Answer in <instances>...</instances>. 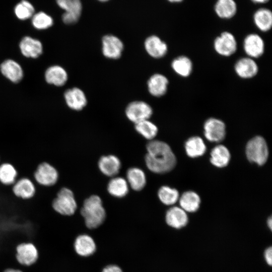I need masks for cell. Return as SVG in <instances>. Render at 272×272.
Instances as JSON below:
<instances>
[{"mask_svg": "<svg viewBox=\"0 0 272 272\" xmlns=\"http://www.w3.org/2000/svg\"><path fill=\"white\" fill-rule=\"evenodd\" d=\"M51 207L54 212L60 216L74 215L77 209V203L73 191L65 186L60 188L51 200Z\"/></svg>", "mask_w": 272, "mask_h": 272, "instance_id": "3957f363", "label": "cell"}, {"mask_svg": "<svg viewBox=\"0 0 272 272\" xmlns=\"http://www.w3.org/2000/svg\"><path fill=\"white\" fill-rule=\"evenodd\" d=\"M171 67L178 75L181 77L186 78L191 75L193 64L189 57L185 55H180L172 60Z\"/></svg>", "mask_w": 272, "mask_h": 272, "instance_id": "f546056e", "label": "cell"}, {"mask_svg": "<svg viewBox=\"0 0 272 272\" xmlns=\"http://www.w3.org/2000/svg\"><path fill=\"white\" fill-rule=\"evenodd\" d=\"M152 113L153 110L151 106L146 102L141 101L130 103L125 110L127 117L134 123L149 119Z\"/></svg>", "mask_w": 272, "mask_h": 272, "instance_id": "ba28073f", "label": "cell"}, {"mask_svg": "<svg viewBox=\"0 0 272 272\" xmlns=\"http://www.w3.org/2000/svg\"><path fill=\"white\" fill-rule=\"evenodd\" d=\"M236 75L244 79H251L255 77L258 72V66L254 59L249 57L238 59L234 65Z\"/></svg>", "mask_w": 272, "mask_h": 272, "instance_id": "5bb4252c", "label": "cell"}, {"mask_svg": "<svg viewBox=\"0 0 272 272\" xmlns=\"http://www.w3.org/2000/svg\"><path fill=\"white\" fill-rule=\"evenodd\" d=\"M252 2L257 4H263L269 1V0H251Z\"/></svg>", "mask_w": 272, "mask_h": 272, "instance_id": "f35d334b", "label": "cell"}, {"mask_svg": "<svg viewBox=\"0 0 272 272\" xmlns=\"http://www.w3.org/2000/svg\"><path fill=\"white\" fill-rule=\"evenodd\" d=\"M253 21L258 30L263 32H267L272 27V12L268 8H259L254 13Z\"/></svg>", "mask_w": 272, "mask_h": 272, "instance_id": "603a6c76", "label": "cell"}, {"mask_svg": "<svg viewBox=\"0 0 272 272\" xmlns=\"http://www.w3.org/2000/svg\"><path fill=\"white\" fill-rule=\"evenodd\" d=\"M59 177V172L55 166L48 162L43 161L36 166L32 179L38 186L51 188L58 183Z\"/></svg>", "mask_w": 272, "mask_h": 272, "instance_id": "277c9868", "label": "cell"}, {"mask_svg": "<svg viewBox=\"0 0 272 272\" xmlns=\"http://www.w3.org/2000/svg\"><path fill=\"white\" fill-rule=\"evenodd\" d=\"M98 167L103 174L113 177L119 172L121 162L119 159L114 155L103 156L98 161Z\"/></svg>", "mask_w": 272, "mask_h": 272, "instance_id": "d6986e66", "label": "cell"}, {"mask_svg": "<svg viewBox=\"0 0 272 272\" xmlns=\"http://www.w3.org/2000/svg\"><path fill=\"white\" fill-rule=\"evenodd\" d=\"M168 2L172 3H179L183 2L184 0H167Z\"/></svg>", "mask_w": 272, "mask_h": 272, "instance_id": "b9f144b4", "label": "cell"}, {"mask_svg": "<svg viewBox=\"0 0 272 272\" xmlns=\"http://www.w3.org/2000/svg\"><path fill=\"white\" fill-rule=\"evenodd\" d=\"M129 189L128 184L124 178L120 177H113L108 182L107 190L108 192L116 197L125 196Z\"/></svg>", "mask_w": 272, "mask_h": 272, "instance_id": "4dcf8cb0", "label": "cell"}, {"mask_svg": "<svg viewBox=\"0 0 272 272\" xmlns=\"http://www.w3.org/2000/svg\"><path fill=\"white\" fill-rule=\"evenodd\" d=\"M73 247L75 253L81 257H88L93 255L97 248L94 239L85 234L79 235L75 238Z\"/></svg>", "mask_w": 272, "mask_h": 272, "instance_id": "4fadbf2b", "label": "cell"}, {"mask_svg": "<svg viewBox=\"0 0 272 272\" xmlns=\"http://www.w3.org/2000/svg\"><path fill=\"white\" fill-rule=\"evenodd\" d=\"M215 51L220 55L228 57L235 53L237 42L234 35L228 31H224L217 36L213 43Z\"/></svg>", "mask_w": 272, "mask_h": 272, "instance_id": "52a82bcc", "label": "cell"}, {"mask_svg": "<svg viewBox=\"0 0 272 272\" xmlns=\"http://www.w3.org/2000/svg\"><path fill=\"white\" fill-rule=\"evenodd\" d=\"M98 1H99L100 2H106V1H108L109 0H98Z\"/></svg>", "mask_w": 272, "mask_h": 272, "instance_id": "7bdbcfd3", "label": "cell"}, {"mask_svg": "<svg viewBox=\"0 0 272 272\" xmlns=\"http://www.w3.org/2000/svg\"><path fill=\"white\" fill-rule=\"evenodd\" d=\"M145 162L152 172L163 174L170 171L176 165V157L170 146L166 143L152 140L147 145Z\"/></svg>", "mask_w": 272, "mask_h": 272, "instance_id": "6da1fadb", "label": "cell"}, {"mask_svg": "<svg viewBox=\"0 0 272 272\" xmlns=\"http://www.w3.org/2000/svg\"><path fill=\"white\" fill-rule=\"evenodd\" d=\"M13 195L21 200H29L36 195L37 186L34 180L28 177H19L11 187Z\"/></svg>", "mask_w": 272, "mask_h": 272, "instance_id": "8992f818", "label": "cell"}, {"mask_svg": "<svg viewBox=\"0 0 272 272\" xmlns=\"http://www.w3.org/2000/svg\"><path fill=\"white\" fill-rule=\"evenodd\" d=\"M38 257V250L35 246L31 243H22L16 247V258L21 265H32L37 261Z\"/></svg>", "mask_w": 272, "mask_h": 272, "instance_id": "8fae6325", "label": "cell"}, {"mask_svg": "<svg viewBox=\"0 0 272 272\" xmlns=\"http://www.w3.org/2000/svg\"><path fill=\"white\" fill-rule=\"evenodd\" d=\"M210 162L215 166L223 168L228 165L231 159L229 150L224 145L215 146L210 154Z\"/></svg>", "mask_w": 272, "mask_h": 272, "instance_id": "d4e9b609", "label": "cell"}, {"mask_svg": "<svg viewBox=\"0 0 272 272\" xmlns=\"http://www.w3.org/2000/svg\"><path fill=\"white\" fill-rule=\"evenodd\" d=\"M127 182L132 189L139 191L146 184V177L144 172L140 168L132 167L126 172Z\"/></svg>", "mask_w": 272, "mask_h": 272, "instance_id": "4316f807", "label": "cell"}, {"mask_svg": "<svg viewBox=\"0 0 272 272\" xmlns=\"http://www.w3.org/2000/svg\"><path fill=\"white\" fill-rule=\"evenodd\" d=\"M267 225L269 228L271 230L272 227V219L271 217H270L267 220Z\"/></svg>", "mask_w": 272, "mask_h": 272, "instance_id": "60d3db41", "label": "cell"}, {"mask_svg": "<svg viewBox=\"0 0 272 272\" xmlns=\"http://www.w3.org/2000/svg\"><path fill=\"white\" fill-rule=\"evenodd\" d=\"M58 6L64 10V13L80 17L82 5L80 0H56Z\"/></svg>", "mask_w": 272, "mask_h": 272, "instance_id": "836d02e7", "label": "cell"}, {"mask_svg": "<svg viewBox=\"0 0 272 272\" xmlns=\"http://www.w3.org/2000/svg\"><path fill=\"white\" fill-rule=\"evenodd\" d=\"M179 203L180 208L186 212H195L199 208L200 198L196 192L187 191L179 197Z\"/></svg>", "mask_w": 272, "mask_h": 272, "instance_id": "f1b7e54d", "label": "cell"}, {"mask_svg": "<svg viewBox=\"0 0 272 272\" xmlns=\"http://www.w3.org/2000/svg\"><path fill=\"white\" fill-rule=\"evenodd\" d=\"M32 17V24L33 27L38 30L47 29L53 23L52 18L43 12L34 14Z\"/></svg>", "mask_w": 272, "mask_h": 272, "instance_id": "d590c367", "label": "cell"}, {"mask_svg": "<svg viewBox=\"0 0 272 272\" xmlns=\"http://www.w3.org/2000/svg\"><path fill=\"white\" fill-rule=\"evenodd\" d=\"M185 150L188 156L196 158L205 154L206 151V146L200 137L193 136L186 141Z\"/></svg>", "mask_w": 272, "mask_h": 272, "instance_id": "83f0119b", "label": "cell"}, {"mask_svg": "<svg viewBox=\"0 0 272 272\" xmlns=\"http://www.w3.org/2000/svg\"><path fill=\"white\" fill-rule=\"evenodd\" d=\"M136 130L145 139L153 140L158 133V127L149 119L135 123Z\"/></svg>", "mask_w": 272, "mask_h": 272, "instance_id": "1f68e13d", "label": "cell"}, {"mask_svg": "<svg viewBox=\"0 0 272 272\" xmlns=\"http://www.w3.org/2000/svg\"><path fill=\"white\" fill-rule=\"evenodd\" d=\"M46 81L50 84L61 86L67 81V74L66 71L59 65H53L48 67L45 73Z\"/></svg>", "mask_w": 272, "mask_h": 272, "instance_id": "484cf974", "label": "cell"}, {"mask_svg": "<svg viewBox=\"0 0 272 272\" xmlns=\"http://www.w3.org/2000/svg\"><path fill=\"white\" fill-rule=\"evenodd\" d=\"M206 138L212 142H220L226 135V125L220 119L211 117L206 120L203 124Z\"/></svg>", "mask_w": 272, "mask_h": 272, "instance_id": "9c48e42d", "label": "cell"}, {"mask_svg": "<svg viewBox=\"0 0 272 272\" xmlns=\"http://www.w3.org/2000/svg\"><path fill=\"white\" fill-rule=\"evenodd\" d=\"M214 11L220 18L230 19L236 15L237 5L235 0H217Z\"/></svg>", "mask_w": 272, "mask_h": 272, "instance_id": "cb8c5ba5", "label": "cell"}, {"mask_svg": "<svg viewBox=\"0 0 272 272\" xmlns=\"http://www.w3.org/2000/svg\"><path fill=\"white\" fill-rule=\"evenodd\" d=\"M19 178V172L12 163L2 162L0 163V185L11 187Z\"/></svg>", "mask_w": 272, "mask_h": 272, "instance_id": "7402d4cb", "label": "cell"}, {"mask_svg": "<svg viewBox=\"0 0 272 272\" xmlns=\"http://www.w3.org/2000/svg\"><path fill=\"white\" fill-rule=\"evenodd\" d=\"M2 74L13 83L20 82L23 77V71L21 65L12 59H7L0 65Z\"/></svg>", "mask_w": 272, "mask_h": 272, "instance_id": "ffe728a7", "label": "cell"}, {"mask_svg": "<svg viewBox=\"0 0 272 272\" xmlns=\"http://www.w3.org/2000/svg\"><path fill=\"white\" fill-rule=\"evenodd\" d=\"M19 47L22 54L27 57L37 58L43 51L41 42L29 36H25L22 39Z\"/></svg>", "mask_w": 272, "mask_h": 272, "instance_id": "ac0fdd59", "label": "cell"}, {"mask_svg": "<svg viewBox=\"0 0 272 272\" xmlns=\"http://www.w3.org/2000/svg\"><path fill=\"white\" fill-rule=\"evenodd\" d=\"M80 212L86 227L90 229L99 227L106 218V211L102 200L97 195H92L86 199Z\"/></svg>", "mask_w": 272, "mask_h": 272, "instance_id": "7a4b0ae2", "label": "cell"}, {"mask_svg": "<svg viewBox=\"0 0 272 272\" xmlns=\"http://www.w3.org/2000/svg\"><path fill=\"white\" fill-rule=\"evenodd\" d=\"M102 52L109 58L117 59L121 55L123 44L121 40L112 35H107L102 38Z\"/></svg>", "mask_w": 272, "mask_h": 272, "instance_id": "7c38bea8", "label": "cell"}, {"mask_svg": "<svg viewBox=\"0 0 272 272\" xmlns=\"http://www.w3.org/2000/svg\"><path fill=\"white\" fill-rule=\"evenodd\" d=\"M101 272H123V270L118 265L109 264L104 267Z\"/></svg>", "mask_w": 272, "mask_h": 272, "instance_id": "8d00e7d4", "label": "cell"}, {"mask_svg": "<svg viewBox=\"0 0 272 272\" xmlns=\"http://www.w3.org/2000/svg\"><path fill=\"white\" fill-rule=\"evenodd\" d=\"M264 258L266 263L269 265H271L272 263V248L269 247L267 248L264 251Z\"/></svg>", "mask_w": 272, "mask_h": 272, "instance_id": "74e56055", "label": "cell"}, {"mask_svg": "<svg viewBox=\"0 0 272 272\" xmlns=\"http://www.w3.org/2000/svg\"><path fill=\"white\" fill-rule=\"evenodd\" d=\"M1 163V157H0V163Z\"/></svg>", "mask_w": 272, "mask_h": 272, "instance_id": "ee69618b", "label": "cell"}, {"mask_svg": "<svg viewBox=\"0 0 272 272\" xmlns=\"http://www.w3.org/2000/svg\"><path fill=\"white\" fill-rule=\"evenodd\" d=\"M158 196L160 201L167 206L174 205L179 197L178 190L168 186L161 187L158 190Z\"/></svg>", "mask_w": 272, "mask_h": 272, "instance_id": "d6a6232c", "label": "cell"}, {"mask_svg": "<svg viewBox=\"0 0 272 272\" xmlns=\"http://www.w3.org/2000/svg\"><path fill=\"white\" fill-rule=\"evenodd\" d=\"M4 272H23V271L18 269L10 268L5 270Z\"/></svg>", "mask_w": 272, "mask_h": 272, "instance_id": "ab89813d", "label": "cell"}, {"mask_svg": "<svg viewBox=\"0 0 272 272\" xmlns=\"http://www.w3.org/2000/svg\"><path fill=\"white\" fill-rule=\"evenodd\" d=\"M165 221L170 227L180 229L187 225L188 218L186 212L182 209L173 207L166 212Z\"/></svg>", "mask_w": 272, "mask_h": 272, "instance_id": "e0dca14e", "label": "cell"}, {"mask_svg": "<svg viewBox=\"0 0 272 272\" xmlns=\"http://www.w3.org/2000/svg\"><path fill=\"white\" fill-rule=\"evenodd\" d=\"M64 97L67 105L75 110H82L87 103V98L84 92L76 87L66 90Z\"/></svg>", "mask_w": 272, "mask_h": 272, "instance_id": "2e32d148", "label": "cell"}, {"mask_svg": "<svg viewBox=\"0 0 272 272\" xmlns=\"http://www.w3.org/2000/svg\"><path fill=\"white\" fill-rule=\"evenodd\" d=\"M144 45L147 53L154 58H161L166 54L168 51L167 44L156 35L147 38Z\"/></svg>", "mask_w": 272, "mask_h": 272, "instance_id": "9a60e30c", "label": "cell"}, {"mask_svg": "<svg viewBox=\"0 0 272 272\" xmlns=\"http://www.w3.org/2000/svg\"><path fill=\"white\" fill-rule=\"evenodd\" d=\"M243 46L247 56L253 59L260 57L265 50L263 39L256 33L247 35L244 39Z\"/></svg>", "mask_w": 272, "mask_h": 272, "instance_id": "30bf717a", "label": "cell"}, {"mask_svg": "<svg viewBox=\"0 0 272 272\" xmlns=\"http://www.w3.org/2000/svg\"><path fill=\"white\" fill-rule=\"evenodd\" d=\"M169 81L163 75L155 74L148 81V89L150 93L155 97H161L166 94Z\"/></svg>", "mask_w": 272, "mask_h": 272, "instance_id": "44dd1931", "label": "cell"}, {"mask_svg": "<svg viewBox=\"0 0 272 272\" xmlns=\"http://www.w3.org/2000/svg\"><path fill=\"white\" fill-rule=\"evenodd\" d=\"M247 159L259 166L264 165L268 157V149L265 139L259 135L251 139L245 149Z\"/></svg>", "mask_w": 272, "mask_h": 272, "instance_id": "5b68a950", "label": "cell"}, {"mask_svg": "<svg viewBox=\"0 0 272 272\" xmlns=\"http://www.w3.org/2000/svg\"><path fill=\"white\" fill-rule=\"evenodd\" d=\"M34 8L26 0H22L15 7L14 12L17 17L21 20L28 19L34 14Z\"/></svg>", "mask_w": 272, "mask_h": 272, "instance_id": "e575fe53", "label": "cell"}]
</instances>
